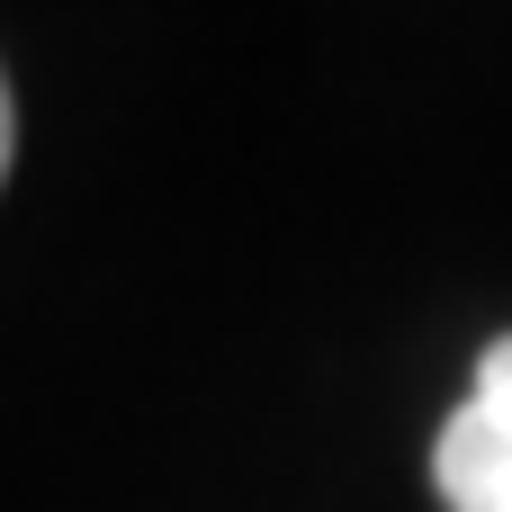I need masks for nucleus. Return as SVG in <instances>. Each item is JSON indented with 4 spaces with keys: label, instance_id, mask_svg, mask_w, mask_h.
Listing matches in <instances>:
<instances>
[{
    "label": "nucleus",
    "instance_id": "obj_1",
    "mask_svg": "<svg viewBox=\"0 0 512 512\" xmlns=\"http://www.w3.org/2000/svg\"><path fill=\"white\" fill-rule=\"evenodd\" d=\"M432 486L450 512H512V333L486 342L477 387L432 441Z\"/></svg>",
    "mask_w": 512,
    "mask_h": 512
},
{
    "label": "nucleus",
    "instance_id": "obj_2",
    "mask_svg": "<svg viewBox=\"0 0 512 512\" xmlns=\"http://www.w3.org/2000/svg\"><path fill=\"white\" fill-rule=\"evenodd\" d=\"M9 153H18V117H9V81H0V180H9Z\"/></svg>",
    "mask_w": 512,
    "mask_h": 512
}]
</instances>
